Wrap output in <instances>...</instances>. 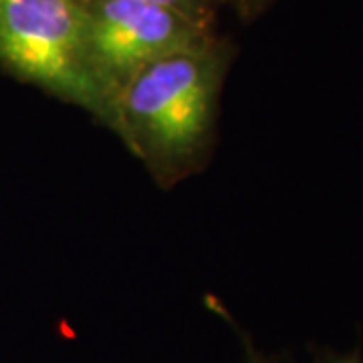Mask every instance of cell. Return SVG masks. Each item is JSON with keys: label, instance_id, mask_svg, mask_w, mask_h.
<instances>
[{"label": "cell", "instance_id": "8992f818", "mask_svg": "<svg viewBox=\"0 0 363 363\" xmlns=\"http://www.w3.org/2000/svg\"><path fill=\"white\" fill-rule=\"evenodd\" d=\"M272 0H233L236 13L240 14L245 21H252L255 16H259Z\"/></svg>", "mask_w": 363, "mask_h": 363}, {"label": "cell", "instance_id": "7a4b0ae2", "mask_svg": "<svg viewBox=\"0 0 363 363\" xmlns=\"http://www.w3.org/2000/svg\"><path fill=\"white\" fill-rule=\"evenodd\" d=\"M0 69L113 128L91 71L83 0H0Z\"/></svg>", "mask_w": 363, "mask_h": 363}, {"label": "cell", "instance_id": "3957f363", "mask_svg": "<svg viewBox=\"0 0 363 363\" xmlns=\"http://www.w3.org/2000/svg\"><path fill=\"white\" fill-rule=\"evenodd\" d=\"M87 52L99 89L111 104L147 65L216 39L182 14L145 0H83Z\"/></svg>", "mask_w": 363, "mask_h": 363}, {"label": "cell", "instance_id": "5b68a950", "mask_svg": "<svg viewBox=\"0 0 363 363\" xmlns=\"http://www.w3.org/2000/svg\"><path fill=\"white\" fill-rule=\"evenodd\" d=\"M236 333H238V341H240V350H242V362L245 363H283L277 355H271L267 351H262L255 343V339L250 337L248 333H245L242 329H238L234 325ZM319 363H363L359 353H333L327 355Z\"/></svg>", "mask_w": 363, "mask_h": 363}, {"label": "cell", "instance_id": "277c9868", "mask_svg": "<svg viewBox=\"0 0 363 363\" xmlns=\"http://www.w3.org/2000/svg\"><path fill=\"white\" fill-rule=\"evenodd\" d=\"M145 2L166 6L169 11L182 14L196 26L204 28L208 33H214L222 0H145Z\"/></svg>", "mask_w": 363, "mask_h": 363}, {"label": "cell", "instance_id": "6da1fadb", "mask_svg": "<svg viewBox=\"0 0 363 363\" xmlns=\"http://www.w3.org/2000/svg\"><path fill=\"white\" fill-rule=\"evenodd\" d=\"M233 49L218 37L140 71L116 101L111 131L162 190L206 168Z\"/></svg>", "mask_w": 363, "mask_h": 363}]
</instances>
